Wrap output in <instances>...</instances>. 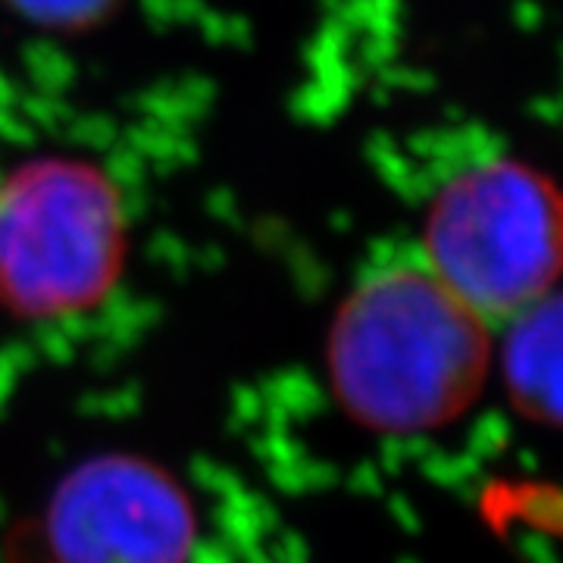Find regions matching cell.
Instances as JSON below:
<instances>
[{"instance_id":"cell-1","label":"cell","mask_w":563,"mask_h":563,"mask_svg":"<svg viewBox=\"0 0 563 563\" xmlns=\"http://www.w3.org/2000/svg\"><path fill=\"white\" fill-rule=\"evenodd\" d=\"M488 322L426 263L366 273L329 332L342 407L376 432H426L457 420L492 369Z\"/></svg>"},{"instance_id":"cell-3","label":"cell","mask_w":563,"mask_h":563,"mask_svg":"<svg viewBox=\"0 0 563 563\" xmlns=\"http://www.w3.org/2000/svg\"><path fill=\"white\" fill-rule=\"evenodd\" d=\"M125 261L120 191L101 166L38 157L0 179V303L29 320L81 313Z\"/></svg>"},{"instance_id":"cell-6","label":"cell","mask_w":563,"mask_h":563,"mask_svg":"<svg viewBox=\"0 0 563 563\" xmlns=\"http://www.w3.org/2000/svg\"><path fill=\"white\" fill-rule=\"evenodd\" d=\"M29 7H35L38 13H57V16H73V13H85L88 7H95V0H22Z\"/></svg>"},{"instance_id":"cell-5","label":"cell","mask_w":563,"mask_h":563,"mask_svg":"<svg viewBox=\"0 0 563 563\" xmlns=\"http://www.w3.org/2000/svg\"><path fill=\"white\" fill-rule=\"evenodd\" d=\"M501 376L510 404L544 426H563V295L551 291L507 322Z\"/></svg>"},{"instance_id":"cell-2","label":"cell","mask_w":563,"mask_h":563,"mask_svg":"<svg viewBox=\"0 0 563 563\" xmlns=\"http://www.w3.org/2000/svg\"><path fill=\"white\" fill-rule=\"evenodd\" d=\"M422 263L488 325L554 291L563 273V191L520 161L476 163L429 203Z\"/></svg>"},{"instance_id":"cell-4","label":"cell","mask_w":563,"mask_h":563,"mask_svg":"<svg viewBox=\"0 0 563 563\" xmlns=\"http://www.w3.org/2000/svg\"><path fill=\"white\" fill-rule=\"evenodd\" d=\"M51 544L60 563H185L188 501L141 461H95L76 470L51 504Z\"/></svg>"}]
</instances>
